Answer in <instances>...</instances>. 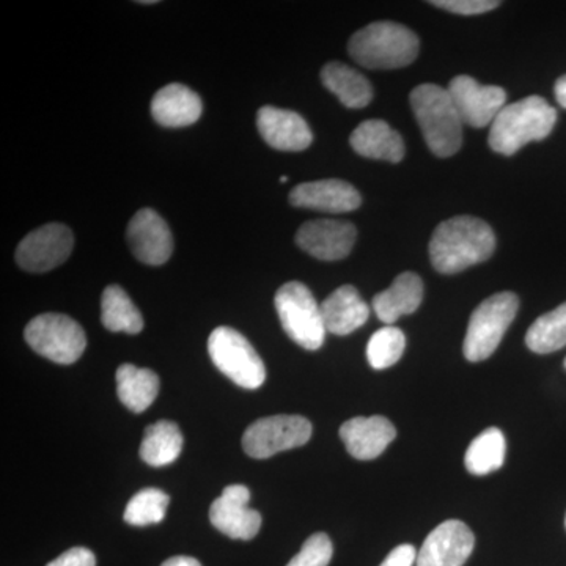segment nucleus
Wrapping results in <instances>:
<instances>
[{
	"label": "nucleus",
	"instance_id": "nucleus-22",
	"mask_svg": "<svg viewBox=\"0 0 566 566\" xmlns=\"http://www.w3.org/2000/svg\"><path fill=\"white\" fill-rule=\"evenodd\" d=\"M423 301V282L416 273H406L395 277L392 285L374 297L376 316L387 326L398 322L403 315L415 314Z\"/></svg>",
	"mask_w": 566,
	"mask_h": 566
},
{
	"label": "nucleus",
	"instance_id": "nucleus-14",
	"mask_svg": "<svg viewBox=\"0 0 566 566\" xmlns=\"http://www.w3.org/2000/svg\"><path fill=\"white\" fill-rule=\"evenodd\" d=\"M475 536L471 528L457 520L439 524L417 553V566H463L471 557Z\"/></svg>",
	"mask_w": 566,
	"mask_h": 566
},
{
	"label": "nucleus",
	"instance_id": "nucleus-23",
	"mask_svg": "<svg viewBox=\"0 0 566 566\" xmlns=\"http://www.w3.org/2000/svg\"><path fill=\"white\" fill-rule=\"evenodd\" d=\"M322 81L324 87L349 109H363L374 99V88L367 77L345 63H327L322 70Z\"/></svg>",
	"mask_w": 566,
	"mask_h": 566
},
{
	"label": "nucleus",
	"instance_id": "nucleus-1",
	"mask_svg": "<svg viewBox=\"0 0 566 566\" xmlns=\"http://www.w3.org/2000/svg\"><path fill=\"white\" fill-rule=\"evenodd\" d=\"M494 251L493 229L472 216H458L439 223L430 241L431 264L441 274L461 273L486 262Z\"/></svg>",
	"mask_w": 566,
	"mask_h": 566
},
{
	"label": "nucleus",
	"instance_id": "nucleus-19",
	"mask_svg": "<svg viewBox=\"0 0 566 566\" xmlns=\"http://www.w3.org/2000/svg\"><path fill=\"white\" fill-rule=\"evenodd\" d=\"M200 96L182 84H170L161 88L151 102V115L166 128H185L193 125L202 115Z\"/></svg>",
	"mask_w": 566,
	"mask_h": 566
},
{
	"label": "nucleus",
	"instance_id": "nucleus-13",
	"mask_svg": "<svg viewBox=\"0 0 566 566\" xmlns=\"http://www.w3.org/2000/svg\"><path fill=\"white\" fill-rule=\"evenodd\" d=\"M129 249L139 262L161 266L172 256L174 238L169 226L151 208L137 211L126 230Z\"/></svg>",
	"mask_w": 566,
	"mask_h": 566
},
{
	"label": "nucleus",
	"instance_id": "nucleus-21",
	"mask_svg": "<svg viewBox=\"0 0 566 566\" xmlns=\"http://www.w3.org/2000/svg\"><path fill=\"white\" fill-rule=\"evenodd\" d=\"M353 150L364 158L400 163L405 158V142L385 120H365L349 137Z\"/></svg>",
	"mask_w": 566,
	"mask_h": 566
},
{
	"label": "nucleus",
	"instance_id": "nucleus-18",
	"mask_svg": "<svg viewBox=\"0 0 566 566\" xmlns=\"http://www.w3.org/2000/svg\"><path fill=\"white\" fill-rule=\"evenodd\" d=\"M340 438L349 455L360 461L375 460L397 438V430L382 416L354 417L340 427Z\"/></svg>",
	"mask_w": 566,
	"mask_h": 566
},
{
	"label": "nucleus",
	"instance_id": "nucleus-28",
	"mask_svg": "<svg viewBox=\"0 0 566 566\" xmlns=\"http://www.w3.org/2000/svg\"><path fill=\"white\" fill-rule=\"evenodd\" d=\"M528 349L538 354L558 352L566 346V303L539 316L526 335Z\"/></svg>",
	"mask_w": 566,
	"mask_h": 566
},
{
	"label": "nucleus",
	"instance_id": "nucleus-32",
	"mask_svg": "<svg viewBox=\"0 0 566 566\" xmlns=\"http://www.w3.org/2000/svg\"><path fill=\"white\" fill-rule=\"evenodd\" d=\"M431 6L438 9L452 11V13L464 14V17H472V14H482L486 11L497 9L501 2L495 0H433Z\"/></svg>",
	"mask_w": 566,
	"mask_h": 566
},
{
	"label": "nucleus",
	"instance_id": "nucleus-33",
	"mask_svg": "<svg viewBox=\"0 0 566 566\" xmlns=\"http://www.w3.org/2000/svg\"><path fill=\"white\" fill-rule=\"evenodd\" d=\"M46 566H96V557L87 547H71Z\"/></svg>",
	"mask_w": 566,
	"mask_h": 566
},
{
	"label": "nucleus",
	"instance_id": "nucleus-27",
	"mask_svg": "<svg viewBox=\"0 0 566 566\" xmlns=\"http://www.w3.org/2000/svg\"><path fill=\"white\" fill-rule=\"evenodd\" d=\"M505 453L504 433L499 428H488L469 446L464 457L465 469L472 475L491 474L504 465Z\"/></svg>",
	"mask_w": 566,
	"mask_h": 566
},
{
	"label": "nucleus",
	"instance_id": "nucleus-35",
	"mask_svg": "<svg viewBox=\"0 0 566 566\" xmlns=\"http://www.w3.org/2000/svg\"><path fill=\"white\" fill-rule=\"evenodd\" d=\"M161 566H202L197 558L186 557V556H177L169 558V560L164 562Z\"/></svg>",
	"mask_w": 566,
	"mask_h": 566
},
{
	"label": "nucleus",
	"instance_id": "nucleus-8",
	"mask_svg": "<svg viewBox=\"0 0 566 566\" xmlns=\"http://www.w3.org/2000/svg\"><path fill=\"white\" fill-rule=\"evenodd\" d=\"M24 338L33 352L62 365L80 360L87 346L81 324L62 314L36 316L25 327Z\"/></svg>",
	"mask_w": 566,
	"mask_h": 566
},
{
	"label": "nucleus",
	"instance_id": "nucleus-17",
	"mask_svg": "<svg viewBox=\"0 0 566 566\" xmlns=\"http://www.w3.org/2000/svg\"><path fill=\"white\" fill-rule=\"evenodd\" d=\"M290 203L304 210L342 214L357 210L363 203L359 191L344 180H318L297 185L290 192Z\"/></svg>",
	"mask_w": 566,
	"mask_h": 566
},
{
	"label": "nucleus",
	"instance_id": "nucleus-16",
	"mask_svg": "<svg viewBox=\"0 0 566 566\" xmlns=\"http://www.w3.org/2000/svg\"><path fill=\"white\" fill-rule=\"evenodd\" d=\"M256 128L270 147L281 151H303L314 140L311 126L297 112L263 106L256 114Z\"/></svg>",
	"mask_w": 566,
	"mask_h": 566
},
{
	"label": "nucleus",
	"instance_id": "nucleus-34",
	"mask_svg": "<svg viewBox=\"0 0 566 566\" xmlns=\"http://www.w3.org/2000/svg\"><path fill=\"white\" fill-rule=\"evenodd\" d=\"M416 562V547L412 545H400L395 547L392 553L379 566H415Z\"/></svg>",
	"mask_w": 566,
	"mask_h": 566
},
{
	"label": "nucleus",
	"instance_id": "nucleus-15",
	"mask_svg": "<svg viewBox=\"0 0 566 566\" xmlns=\"http://www.w3.org/2000/svg\"><path fill=\"white\" fill-rule=\"evenodd\" d=\"M357 240L353 223L316 219L304 223L296 233V244L323 262H337L352 253Z\"/></svg>",
	"mask_w": 566,
	"mask_h": 566
},
{
	"label": "nucleus",
	"instance_id": "nucleus-20",
	"mask_svg": "<svg viewBox=\"0 0 566 566\" xmlns=\"http://www.w3.org/2000/svg\"><path fill=\"white\" fill-rule=\"evenodd\" d=\"M322 315L327 333L349 335L367 323L370 307L353 285H344L324 300Z\"/></svg>",
	"mask_w": 566,
	"mask_h": 566
},
{
	"label": "nucleus",
	"instance_id": "nucleus-11",
	"mask_svg": "<svg viewBox=\"0 0 566 566\" xmlns=\"http://www.w3.org/2000/svg\"><path fill=\"white\" fill-rule=\"evenodd\" d=\"M450 96L461 120L474 128L493 125L499 112L506 106V93L497 85L479 84L471 76H457L449 84Z\"/></svg>",
	"mask_w": 566,
	"mask_h": 566
},
{
	"label": "nucleus",
	"instance_id": "nucleus-29",
	"mask_svg": "<svg viewBox=\"0 0 566 566\" xmlns=\"http://www.w3.org/2000/svg\"><path fill=\"white\" fill-rule=\"evenodd\" d=\"M170 497L158 488H145L133 495L125 509L126 523L132 526L144 527L159 524L166 517Z\"/></svg>",
	"mask_w": 566,
	"mask_h": 566
},
{
	"label": "nucleus",
	"instance_id": "nucleus-5",
	"mask_svg": "<svg viewBox=\"0 0 566 566\" xmlns=\"http://www.w3.org/2000/svg\"><path fill=\"white\" fill-rule=\"evenodd\" d=\"M275 311L286 335L304 349L316 352L326 338L322 305L303 282H289L277 290Z\"/></svg>",
	"mask_w": 566,
	"mask_h": 566
},
{
	"label": "nucleus",
	"instance_id": "nucleus-26",
	"mask_svg": "<svg viewBox=\"0 0 566 566\" xmlns=\"http://www.w3.org/2000/svg\"><path fill=\"white\" fill-rule=\"evenodd\" d=\"M102 322L111 333L139 334L144 318L120 285H109L102 296Z\"/></svg>",
	"mask_w": 566,
	"mask_h": 566
},
{
	"label": "nucleus",
	"instance_id": "nucleus-10",
	"mask_svg": "<svg viewBox=\"0 0 566 566\" xmlns=\"http://www.w3.org/2000/svg\"><path fill=\"white\" fill-rule=\"evenodd\" d=\"M74 237L63 223H46L33 230L17 249V263L29 273H48L65 263L73 252Z\"/></svg>",
	"mask_w": 566,
	"mask_h": 566
},
{
	"label": "nucleus",
	"instance_id": "nucleus-7",
	"mask_svg": "<svg viewBox=\"0 0 566 566\" xmlns=\"http://www.w3.org/2000/svg\"><path fill=\"white\" fill-rule=\"evenodd\" d=\"M208 353L221 374L244 389H259L266 379V367L251 342L233 327L221 326L208 338Z\"/></svg>",
	"mask_w": 566,
	"mask_h": 566
},
{
	"label": "nucleus",
	"instance_id": "nucleus-2",
	"mask_svg": "<svg viewBox=\"0 0 566 566\" xmlns=\"http://www.w3.org/2000/svg\"><path fill=\"white\" fill-rule=\"evenodd\" d=\"M556 122L557 112L545 98L527 96L499 112L488 142L499 155L512 156L528 142L546 139Z\"/></svg>",
	"mask_w": 566,
	"mask_h": 566
},
{
	"label": "nucleus",
	"instance_id": "nucleus-30",
	"mask_svg": "<svg viewBox=\"0 0 566 566\" xmlns=\"http://www.w3.org/2000/svg\"><path fill=\"white\" fill-rule=\"evenodd\" d=\"M406 337L403 331L395 326H385L371 335L367 346L368 364L375 370L392 367L403 356Z\"/></svg>",
	"mask_w": 566,
	"mask_h": 566
},
{
	"label": "nucleus",
	"instance_id": "nucleus-31",
	"mask_svg": "<svg viewBox=\"0 0 566 566\" xmlns=\"http://www.w3.org/2000/svg\"><path fill=\"white\" fill-rule=\"evenodd\" d=\"M334 546L326 534H314L305 539L300 553L286 566H327L333 558Z\"/></svg>",
	"mask_w": 566,
	"mask_h": 566
},
{
	"label": "nucleus",
	"instance_id": "nucleus-3",
	"mask_svg": "<svg viewBox=\"0 0 566 566\" xmlns=\"http://www.w3.org/2000/svg\"><path fill=\"white\" fill-rule=\"evenodd\" d=\"M423 139L438 158H450L463 144V120L449 91L436 84H422L409 96Z\"/></svg>",
	"mask_w": 566,
	"mask_h": 566
},
{
	"label": "nucleus",
	"instance_id": "nucleus-24",
	"mask_svg": "<svg viewBox=\"0 0 566 566\" xmlns=\"http://www.w3.org/2000/svg\"><path fill=\"white\" fill-rule=\"evenodd\" d=\"M159 394V378L150 368L123 364L117 370V395L123 405L133 412H144Z\"/></svg>",
	"mask_w": 566,
	"mask_h": 566
},
{
	"label": "nucleus",
	"instance_id": "nucleus-38",
	"mask_svg": "<svg viewBox=\"0 0 566 566\" xmlns=\"http://www.w3.org/2000/svg\"><path fill=\"white\" fill-rule=\"evenodd\" d=\"M565 368H566V359H565Z\"/></svg>",
	"mask_w": 566,
	"mask_h": 566
},
{
	"label": "nucleus",
	"instance_id": "nucleus-6",
	"mask_svg": "<svg viewBox=\"0 0 566 566\" xmlns=\"http://www.w3.org/2000/svg\"><path fill=\"white\" fill-rule=\"evenodd\" d=\"M520 308L515 293H497L472 312L463 353L469 363H482L493 356Z\"/></svg>",
	"mask_w": 566,
	"mask_h": 566
},
{
	"label": "nucleus",
	"instance_id": "nucleus-12",
	"mask_svg": "<svg viewBox=\"0 0 566 566\" xmlns=\"http://www.w3.org/2000/svg\"><path fill=\"white\" fill-rule=\"evenodd\" d=\"M251 491L230 485L212 502L210 521L219 532L233 539H252L262 528V515L249 506Z\"/></svg>",
	"mask_w": 566,
	"mask_h": 566
},
{
	"label": "nucleus",
	"instance_id": "nucleus-9",
	"mask_svg": "<svg viewBox=\"0 0 566 566\" xmlns=\"http://www.w3.org/2000/svg\"><path fill=\"white\" fill-rule=\"evenodd\" d=\"M312 423L303 416H273L255 420L244 431L243 449L255 460H266L311 441Z\"/></svg>",
	"mask_w": 566,
	"mask_h": 566
},
{
	"label": "nucleus",
	"instance_id": "nucleus-25",
	"mask_svg": "<svg viewBox=\"0 0 566 566\" xmlns=\"http://www.w3.org/2000/svg\"><path fill=\"white\" fill-rule=\"evenodd\" d=\"M182 433L177 423L159 420L145 430L140 444V458L153 468L172 464L181 455Z\"/></svg>",
	"mask_w": 566,
	"mask_h": 566
},
{
	"label": "nucleus",
	"instance_id": "nucleus-39",
	"mask_svg": "<svg viewBox=\"0 0 566 566\" xmlns=\"http://www.w3.org/2000/svg\"><path fill=\"white\" fill-rule=\"evenodd\" d=\"M565 526H566V517H565Z\"/></svg>",
	"mask_w": 566,
	"mask_h": 566
},
{
	"label": "nucleus",
	"instance_id": "nucleus-37",
	"mask_svg": "<svg viewBox=\"0 0 566 566\" xmlns=\"http://www.w3.org/2000/svg\"><path fill=\"white\" fill-rule=\"evenodd\" d=\"M289 181V177H281V182Z\"/></svg>",
	"mask_w": 566,
	"mask_h": 566
},
{
	"label": "nucleus",
	"instance_id": "nucleus-36",
	"mask_svg": "<svg viewBox=\"0 0 566 566\" xmlns=\"http://www.w3.org/2000/svg\"><path fill=\"white\" fill-rule=\"evenodd\" d=\"M554 92H556L557 103L566 109V74L565 76L558 77Z\"/></svg>",
	"mask_w": 566,
	"mask_h": 566
},
{
	"label": "nucleus",
	"instance_id": "nucleus-4",
	"mask_svg": "<svg viewBox=\"0 0 566 566\" xmlns=\"http://www.w3.org/2000/svg\"><path fill=\"white\" fill-rule=\"evenodd\" d=\"M419 50L416 33L392 21L374 22L354 33L348 43L354 61L370 70L405 69L416 61Z\"/></svg>",
	"mask_w": 566,
	"mask_h": 566
}]
</instances>
